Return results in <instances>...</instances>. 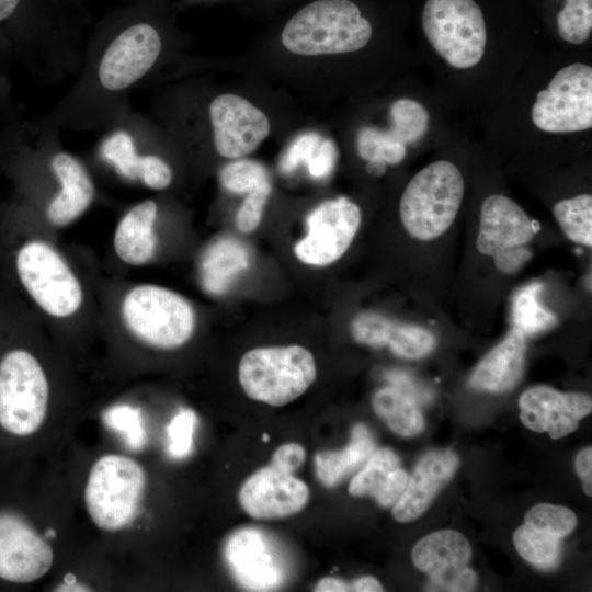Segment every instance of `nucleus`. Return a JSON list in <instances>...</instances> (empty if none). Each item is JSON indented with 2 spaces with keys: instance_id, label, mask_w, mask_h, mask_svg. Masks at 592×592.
<instances>
[{
  "instance_id": "obj_1",
  "label": "nucleus",
  "mask_w": 592,
  "mask_h": 592,
  "mask_svg": "<svg viewBox=\"0 0 592 592\" xmlns=\"http://www.w3.org/2000/svg\"><path fill=\"white\" fill-rule=\"evenodd\" d=\"M167 48L160 1L133 0L96 24L72 84L36 119L59 132H102L130 106V93L155 71Z\"/></svg>"
},
{
  "instance_id": "obj_2",
  "label": "nucleus",
  "mask_w": 592,
  "mask_h": 592,
  "mask_svg": "<svg viewBox=\"0 0 592 592\" xmlns=\"http://www.w3.org/2000/svg\"><path fill=\"white\" fill-rule=\"evenodd\" d=\"M373 27L350 0H316L297 11L281 34L283 46L303 56L346 54L371 39Z\"/></svg>"
},
{
  "instance_id": "obj_3",
  "label": "nucleus",
  "mask_w": 592,
  "mask_h": 592,
  "mask_svg": "<svg viewBox=\"0 0 592 592\" xmlns=\"http://www.w3.org/2000/svg\"><path fill=\"white\" fill-rule=\"evenodd\" d=\"M98 157L121 178L164 190L173 181V169L153 147L160 137L156 126L130 106L100 132Z\"/></svg>"
},
{
  "instance_id": "obj_4",
  "label": "nucleus",
  "mask_w": 592,
  "mask_h": 592,
  "mask_svg": "<svg viewBox=\"0 0 592 592\" xmlns=\"http://www.w3.org/2000/svg\"><path fill=\"white\" fill-rule=\"evenodd\" d=\"M146 488V474L134 458L104 454L91 466L83 491L92 523L104 532H118L136 519Z\"/></svg>"
},
{
  "instance_id": "obj_5",
  "label": "nucleus",
  "mask_w": 592,
  "mask_h": 592,
  "mask_svg": "<svg viewBox=\"0 0 592 592\" xmlns=\"http://www.w3.org/2000/svg\"><path fill=\"white\" fill-rule=\"evenodd\" d=\"M464 179L449 161H435L419 171L406 186L399 213L407 232L418 240H432L454 221L464 196Z\"/></svg>"
},
{
  "instance_id": "obj_6",
  "label": "nucleus",
  "mask_w": 592,
  "mask_h": 592,
  "mask_svg": "<svg viewBox=\"0 0 592 592\" xmlns=\"http://www.w3.org/2000/svg\"><path fill=\"white\" fill-rule=\"evenodd\" d=\"M317 366L300 345L265 346L248 351L240 360L238 378L252 400L273 407L299 398L312 385Z\"/></svg>"
},
{
  "instance_id": "obj_7",
  "label": "nucleus",
  "mask_w": 592,
  "mask_h": 592,
  "mask_svg": "<svg viewBox=\"0 0 592 592\" xmlns=\"http://www.w3.org/2000/svg\"><path fill=\"white\" fill-rule=\"evenodd\" d=\"M122 318L135 338L161 350L182 346L195 328L192 305L182 295L151 284L135 286L125 295Z\"/></svg>"
},
{
  "instance_id": "obj_8",
  "label": "nucleus",
  "mask_w": 592,
  "mask_h": 592,
  "mask_svg": "<svg viewBox=\"0 0 592 592\" xmlns=\"http://www.w3.org/2000/svg\"><path fill=\"white\" fill-rule=\"evenodd\" d=\"M49 386L43 366L27 350L13 348L0 357V426L29 436L44 423Z\"/></svg>"
},
{
  "instance_id": "obj_9",
  "label": "nucleus",
  "mask_w": 592,
  "mask_h": 592,
  "mask_svg": "<svg viewBox=\"0 0 592 592\" xmlns=\"http://www.w3.org/2000/svg\"><path fill=\"white\" fill-rule=\"evenodd\" d=\"M18 282L32 300L56 318L73 315L82 303V288L64 258L42 240L22 243L13 254Z\"/></svg>"
},
{
  "instance_id": "obj_10",
  "label": "nucleus",
  "mask_w": 592,
  "mask_h": 592,
  "mask_svg": "<svg viewBox=\"0 0 592 592\" xmlns=\"http://www.w3.org/2000/svg\"><path fill=\"white\" fill-rule=\"evenodd\" d=\"M422 27L435 52L454 68H471L485 54L486 23L474 0H426Z\"/></svg>"
},
{
  "instance_id": "obj_11",
  "label": "nucleus",
  "mask_w": 592,
  "mask_h": 592,
  "mask_svg": "<svg viewBox=\"0 0 592 592\" xmlns=\"http://www.w3.org/2000/svg\"><path fill=\"white\" fill-rule=\"evenodd\" d=\"M532 122L540 130L567 134L592 127V68L574 62L558 70L532 106Z\"/></svg>"
},
{
  "instance_id": "obj_12",
  "label": "nucleus",
  "mask_w": 592,
  "mask_h": 592,
  "mask_svg": "<svg viewBox=\"0 0 592 592\" xmlns=\"http://www.w3.org/2000/svg\"><path fill=\"white\" fill-rule=\"evenodd\" d=\"M534 221L513 200L502 194L488 196L480 210L476 247L480 253L493 257L504 273L517 271L530 258L524 248L536 234Z\"/></svg>"
},
{
  "instance_id": "obj_13",
  "label": "nucleus",
  "mask_w": 592,
  "mask_h": 592,
  "mask_svg": "<svg viewBox=\"0 0 592 592\" xmlns=\"http://www.w3.org/2000/svg\"><path fill=\"white\" fill-rule=\"evenodd\" d=\"M361 219L360 207L349 198L325 201L307 216V234L295 244V255L308 265L335 262L351 246Z\"/></svg>"
},
{
  "instance_id": "obj_14",
  "label": "nucleus",
  "mask_w": 592,
  "mask_h": 592,
  "mask_svg": "<svg viewBox=\"0 0 592 592\" xmlns=\"http://www.w3.org/2000/svg\"><path fill=\"white\" fill-rule=\"evenodd\" d=\"M213 147L217 155L238 159L254 151L267 137V116L247 99L232 93L213 98L206 107Z\"/></svg>"
},
{
  "instance_id": "obj_15",
  "label": "nucleus",
  "mask_w": 592,
  "mask_h": 592,
  "mask_svg": "<svg viewBox=\"0 0 592 592\" xmlns=\"http://www.w3.org/2000/svg\"><path fill=\"white\" fill-rule=\"evenodd\" d=\"M55 555L46 538L22 515L0 510V579L31 583L48 573Z\"/></svg>"
},
{
  "instance_id": "obj_16",
  "label": "nucleus",
  "mask_w": 592,
  "mask_h": 592,
  "mask_svg": "<svg viewBox=\"0 0 592 592\" xmlns=\"http://www.w3.org/2000/svg\"><path fill=\"white\" fill-rule=\"evenodd\" d=\"M471 556L468 539L459 532L441 530L421 538L412 548L413 565L430 580L428 591H471L477 577L467 568Z\"/></svg>"
},
{
  "instance_id": "obj_17",
  "label": "nucleus",
  "mask_w": 592,
  "mask_h": 592,
  "mask_svg": "<svg viewBox=\"0 0 592 592\" xmlns=\"http://www.w3.org/2000/svg\"><path fill=\"white\" fill-rule=\"evenodd\" d=\"M272 544L266 534L253 527L236 530L227 537L226 563L246 590L272 591L285 581V562Z\"/></svg>"
},
{
  "instance_id": "obj_18",
  "label": "nucleus",
  "mask_w": 592,
  "mask_h": 592,
  "mask_svg": "<svg viewBox=\"0 0 592 592\" xmlns=\"http://www.w3.org/2000/svg\"><path fill=\"white\" fill-rule=\"evenodd\" d=\"M238 500L251 517L277 520L300 512L309 500V489L293 474L266 466L244 480Z\"/></svg>"
},
{
  "instance_id": "obj_19",
  "label": "nucleus",
  "mask_w": 592,
  "mask_h": 592,
  "mask_svg": "<svg viewBox=\"0 0 592 592\" xmlns=\"http://www.w3.org/2000/svg\"><path fill=\"white\" fill-rule=\"evenodd\" d=\"M520 420L534 432H547L553 440L574 432L579 420L591 413V397L582 392H560L534 386L520 397Z\"/></svg>"
},
{
  "instance_id": "obj_20",
  "label": "nucleus",
  "mask_w": 592,
  "mask_h": 592,
  "mask_svg": "<svg viewBox=\"0 0 592 592\" xmlns=\"http://www.w3.org/2000/svg\"><path fill=\"white\" fill-rule=\"evenodd\" d=\"M459 465L452 449H434L418 462L405 491L392 506V516L400 523L420 517L431 505L439 491L453 478Z\"/></svg>"
},
{
  "instance_id": "obj_21",
  "label": "nucleus",
  "mask_w": 592,
  "mask_h": 592,
  "mask_svg": "<svg viewBox=\"0 0 592 592\" xmlns=\"http://www.w3.org/2000/svg\"><path fill=\"white\" fill-rule=\"evenodd\" d=\"M352 338L372 348L388 346L400 357L420 358L433 351L435 337L428 329L401 323L378 312L364 311L356 315L350 326Z\"/></svg>"
},
{
  "instance_id": "obj_22",
  "label": "nucleus",
  "mask_w": 592,
  "mask_h": 592,
  "mask_svg": "<svg viewBox=\"0 0 592 592\" xmlns=\"http://www.w3.org/2000/svg\"><path fill=\"white\" fill-rule=\"evenodd\" d=\"M516 329L496 345L476 366L469 385L478 390L503 392L512 389L525 368L526 340Z\"/></svg>"
},
{
  "instance_id": "obj_23",
  "label": "nucleus",
  "mask_w": 592,
  "mask_h": 592,
  "mask_svg": "<svg viewBox=\"0 0 592 592\" xmlns=\"http://www.w3.org/2000/svg\"><path fill=\"white\" fill-rule=\"evenodd\" d=\"M409 476L389 448H376L351 479L352 497H373L382 508H392L406 489Z\"/></svg>"
},
{
  "instance_id": "obj_24",
  "label": "nucleus",
  "mask_w": 592,
  "mask_h": 592,
  "mask_svg": "<svg viewBox=\"0 0 592 592\" xmlns=\"http://www.w3.org/2000/svg\"><path fill=\"white\" fill-rule=\"evenodd\" d=\"M62 187L46 206L44 215L50 225L65 227L80 217L95 195L93 180L83 163L66 151L60 164Z\"/></svg>"
},
{
  "instance_id": "obj_25",
  "label": "nucleus",
  "mask_w": 592,
  "mask_h": 592,
  "mask_svg": "<svg viewBox=\"0 0 592 592\" xmlns=\"http://www.w3.org/2000/svg\"><path fill=\"white\" fill-rule=\"evenodd\" d=\"M158 213V204L145 200L122 217L114 235V249L122 261L143 265L152 259L157 247L155 224Z\"/></svg>"
},
{
  "instance_id": "obj_26",
  "label": "nucleus",
  "mask_w": 592,
  "mask_h": 592,
  "mask_svg": "<svg viewBox=\"0 0 592 592\" xmlns=\"http://www.w3.org/2000/svg\"><path fill=\"white\" fill-rule=\"evenodd\" d=\"M248 265L247 249L232 238H220L212 242L200 258V284L207 294L221 295Z\"/></svg>"
},
{
  "instance_id": "obj_27",
  "label": "nucleus",
  "mask_w": 592,
  "mask_h": 592,
  "mask_svg": "<svg viewBox=\"0 0 592 592\" xmlns=\"http://www.w3.org/2000/svg\"><path fill=\"white\" fill-rule=\"evenodd\" d=\"M376 445L372 433L363 423L352 428L349 444L339 451H320L315 455L318 480L327 488L339 485L350 474L363 466Z\"/></svg>"
},
{
  "instance_id": "obj_28",
  "label": "nucleus",
  "mask_w": 592,
  "mask_h": 592,
  "mask_svg": "<svg viewBox=\"0 0 592 592\" xmlns=\"http://www.w3.org/2000/svg\"><path fill=\"white\" fill-rule=\"evenodd\" d=\"M372 406L387 426L401 436H414L423 430L419 405L391 385L374 394Z\"/></svg>"
},
{
  "instance_id": "obj_29",
  "label": "nucleus",
  "mask_w": 592,
  "mask_h": 592,
  "mask_svg": "<svg viewBox=\"0 0 592 592\" xmlns=\"http://www.w3.org/2000/svg\"><path fill=\"white\" fill-rule=\"evenodd\" d=\"M540 282L528 283L519 288L511 301V325L525 337H532L554 328L557 317L539 301Z\"/></svg>"
},
{
  "instance_id": "obj_30",
  "label": "nucleus",
  "mask_w": 592,
  "mask_h": 592,
  "mask_svg": "<svg viewBox=\"0 0 592 592\" xmlns=\"http://www.w3.org/2000/svg\"><path fill=\"white\" fill-rule=\"evenodd\" d=\"M553 214L563 234L573 242L592 246V196L580 194L557 202Z\"/></svg>"
},
{
  "instance_id": "obj_31",
  "label": "nucleus",
  "mask_w": 592,
  "mask_h": 592,
  "mask_svg": "<svg viewBox=\"0 0 592 592\" xmlns=\"http://www.w3.org/2000/svg\"><path fill=\"white\" fill-rule=\"evenodd\" d=\"M513 544L524 560L539 569H553L559 563L560 538L554 535L523 524L514 531Z\"/></svg>"
},
{
  "instance_id": "obj_32",
  "label": "nucleus",
  "mask_w": 592,
  "mask_h": 592,
  "mask_svg": "<svg viewBox=\"0 0 592 592\" xmlns=\"http://www.w3.org/2000/svg\"><path fill=\"white\" fill-rule=\"evenodd\" d=\"M391 125L388 132L403 145L415 144L429 128L430 116L419 102L402 98L390 107Z\"/></svg>"
},
{
  "instance_id": "obj_33",
  "label": "nucleus",
  "mask_w": 592,
  "mask_h": 592,
  "mask_svg": "<svg viewBox=\"0 0 592 592\" xmlns=\"http://www.w3.org/2000/svg\"><path fill=\"white\" fill-rule=\"evenodd\" d=\"M357 152L367 162L398 164L407 153V147L388 130L374 127L362 128L356 138Z\"/></svg>"
},
{
  "instance_id": "obj_34",
  "label": "nucleus",
  "mask_w": 592,
  "mask_h": 592,
  "mask_svg": "<svg viewBox=\"0 0 592 592\" xmlns=\"http://www.w3.org/2000/svg\"><path fill=\"white\" fill-rule=\"evenodd\" d=\"M524 524L562 538L577 526V516L573 511L566 506L539 503L526 512Z\"/></svg>"
},
{
  "instance_id": "obj_35",
  "label": "nucleus",
  "mask_w": 592,
  "mask_h": 592,
  "mask_svg": "<svg viewBox=\"0 0 592 592\" xmlns=\"http://www.w3.org/2000/svg\"><path fill=\"white\" fill-rule=\"evenodd\" d=\"M559 36L574 45L588 39L592 30V0H567L557 15Z\"/></svg>"
},
{
  "instance_id": "obj_36",
  "label": "nucleus",
  "mask_w": 592,
  "mask_h": 592,
  "mask_svg": "<svg viewBox=\"0 0 592 592\" xmlns=\"http://www.w3.org/2000/svg\"><path fill=\"white\" fill-rule=\"evenodd\" d=\"M224 189L229 192L249 193L269 181L267 171L261 163L252 160H237L227 163L219 172Z\"/></svg>"
},
{
  "instance_id": "obj_37",
  "label": "nucleus",
  "mask_w": 592,
  "mask_h": 592,
  "mask_svg": "<svg viewBox=\"0 0 592 592\" xmlns=\"http://www.w3.org/2000/svg\"><path fill=\"white\" fill-rule=\"evenodd\" d=\"M270 193V181L248 193L236 217L237 228L241 232H251L259 226Z\"/></svg>"
},
{
  "instance_id": "obj_38",
  "label": "nucleus",
  "mask_w": 592,
  "mask_h": 592,
  "mask_svg": "<svg viewBox=\"0 0 592 592\" xmlns=\"http://www.w3.org/2000/svg\"><path fill=\"white\" fill-rule=\"evenodd\" d=\"M321 140L322 137L314 132L298 136L281 158L280 170L283 173H291L300 164L307 163Z\"/></svg>"
},
{
  "instance_id": "obj_39",
  "label": "nucleus",
  "mask_w": 592,
  "mask_h": 592,
  "mask_svg": "<svg viewBox=\"0 0 592 592\" xmlns=\"http://www.w3.org/2000/svg\"><path fill=\"white\" fill-rule=\"evenodd\" d=\"M196 418L191 410L180 411L169 426L170 451L181 457L190 452Z\"/></svg>"
},
{
  "instance_id": "obj_40",
  "label": "nucleus",
  "mask_w": 592,
  "mask_h": 592,
  "mask_svg": "<svg viewBox=\"0 0 592 592\" xmlns=\"http://www.w3.org/2000/svg\"><path fill=\"white\" fill-rule=\"evenodd\" d=\"M385 377L388 379L391 386L399 389L418 405L429 403L434 394L430 387L418 382L414 377L400 371H387Z\"/></svg>"
},
{
  "instance_id": "obj_41",
  "label": "nucleus",
  "mask_w": 592,
  "mask_h": 592,
  "mask_svg": "<svg viewBox=\"0 0 592 592\" xmlns=\"http://www.w3.org/2000/svg\"><path fill=\"white\" fill-rule=\"evenodd\" d=\"M338 150L334 143L322 138L321 143L307 162L311 177L321 179L328 177L334 169Z\"/></svg>"
},
{
  "instance_id": "obj_42",
  "label": "nucleus",
  "mask_w": 592,
  "mask_h": 592,
  "mask_svg": "<svg viewBox=\"0 0 592 592\" xmlns=\"http://www.w3.org/2000/svg\"><path fill=\"white\" fill-rule=\"evenodd\" d=\"M306 458L305 448L298 443H286L275 449L270 465L283 473L293 474L299 469Z\"/></svg>"
},
{
  "instance_id": "obj_43",
  "label": "nucleus",
  "mask_w": 592,
  "mask_h": 592,
  "mask_svg": "<svg viewBox=\"0 0 592 592\" xmlns=\"http://www.w3.org/2000/svg\"><path fill=\"white\" fill-rule=\"evenodd\" d=\"M574 467L582 480V488L588 497L592 496V448L585 447L576 456Z\"/></svg>"
},
{
  "instance_id": "obj_44",
  "label": "nucleus",
  "mask_w": 592,
  "mask_h": 592,
  "mask_svg": "<svg viewBox=\"0 0 592 592\" xmlns=\"http://www.w3.org/2000/svg\"><path fill=\"white\" fill-rule=\"evenodd\" d=\"M314 590L316 592H345L351 591V585L341 579L326 577L317 582Z\"/></svg>"
},
{
  "instance_id": "obj_45",
  "label": "nucleus",
  "mask_w": 592,
  "mask_h": 592,
  "mask_svg": "<svg viewBox=\"0 0 592 592\" xmlns=\"http://www.w3.org/2000/svg\"><path fill=\"white\" fill-rule=\"evenodd\" d=\"M350 585L351 591L356 592H380L384 590L379 581L371 576L357 578Z\"/></svg>"
},
{
  "instance_id": "obj_46",
  "label": "nucleus",
  "mask_w": 592,
  "mask_h": 592,
  "mask_svg": "<svg viewBox=\"0 0 592 592\" xmlns=\"http://www.w3.org/2000/svg\"><path fill=\"white\" fill-rule=\"evenodd\" d=\"M55 2L73 14L80 16L83 14L82 0H55Z\"/></svg>"
},
{
  "instance_id": "obj_47",
  "label": "nucleus",
  "mask_w": 592,
  "mask_h": 592,
  "mask_svg": "<svg viewBox=\"0 0 592 592\" xmlns=\"http://www.w3.org/2000/svg\"><path fill=\"white\" fill-rule=\"evenodd\" d=\"M366 170L372 175H380L385 172L386 164L380 163V162H368Z\"/></svg>"
},
{
  "instance_id": "obj_48",
  "label": "nucleus",
  "mask_w": 592,
  "mask_h": 592,
  "mask_svg": "<svg viewBox=\"0 0 592 592\" xmlns=\"http://www.w3.org/2000/svg\"><path fill=\"white\" fill-rule=\"evenodd\" d=\"M263 437H264L263 440L266 442L267 441V435H264Z\"/></svg>"
}]
</instances>
